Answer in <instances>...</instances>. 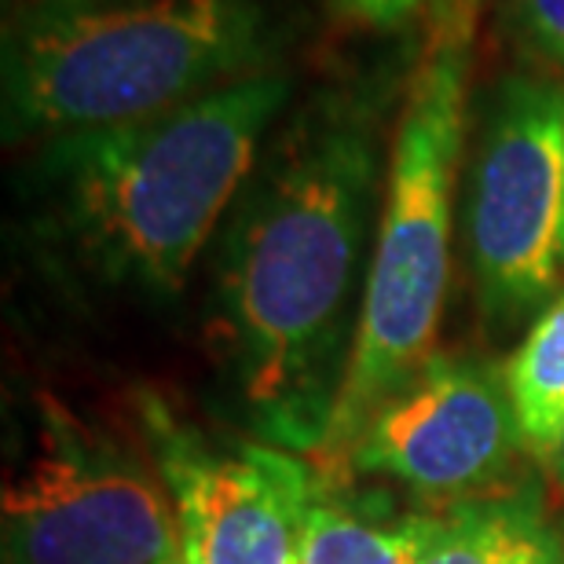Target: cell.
Returning <instances> with one entry per match:
<instances>
[{"label": "cell", "instance_id": "cell-6", "mask_svg": "<svg viewBox=\"0 0 564 564\" xmlns=\"http://www.w3.org/2000/svg\"><path fill=\"white\" fill-rule=\"evenodd\" d=\"M4 564H184L140 425L118 433L63 400H33L0 510Z\"/></svg>", "mask_w": 564, "mask_h": 564}, {"label": "cell", "instance_id": "cell-4", "mask_svg": "<svg viewBox=\"0 0 564 564\" xmlns=\"http://www.w3.org/2000/svg\"><path fill=\"white\" fill-rule=\"evenodd\" d=\"M484 0H436L419 30L370 253L364 312L330 440L315 462H330L367 414L392 397L436 352L451 290L455 202L473 126Z\"/></svg>", "mask_w": 564, "mask_h": 564}, {"label": "cell", "instance_id": "cell-12", "mask_svg": "<svg viewBox=\"0 0 564 564\" xmlns=\"http://www.w3.org/2000/svg\"><path fill=\"white\" fill-rule=\"evenodd\" d=\"M506 30L543 66L564 77V0H502Z\"/></svg>", "mask_w": 564, "mask_h": 564}, {"label": "cell", "instance_id": "cell-13", "mask_svg": "<svg viewBox=\"0 0 564 564\" xmlns=\"http://www.w3.org/2000/svg\"><path fill=\"white\" fill-rule=\"evenodd\" d=\"M326 8L337 26L378 41H397L422 30L436 0H326Z\"/></svg>", "mask_w": 564, "mask_h": 564}, {"label": "cell", "instance_id": "cell-2", "mask_svg": "<svg viewBox=\"0 0 564 564\" xmlns=\"http://www.w3.org/2000/svg\"><path fill=\"white\" fill-rule=\"evenodd\" d=\"M297 88L290 63L165 115L26 147L19 250L70 301L173 304Z\"/></svg>", "mask_w": 564, "mask_h": 564}, {"label": "cell", "instance_id": "cell-10", "mask_svg": "<svg viewBox=\"0 0 564 564\" xmlns=\"http://www.w3.org/2000/svg\"><path fill=\"white\" fill-rule=\"evenodd\" d=\"M564 532L546 484L528 473L433 513L419 564H561Z\"/></svg>", "mask_w": 564, "mask_h": 564}, {"label": "cell", "instance_id": "cell-15", "mask_svg": "<svg viewBox=\"0 0 564 564\" xmlns=\"http://www.w3.org/2000/svg\"><path fill=\"white\" fill-rule=\"evenodd\" d=\"M19 4H110V0H19Z\"/></svg>", "mask_w": 564, "mask_h": 564}, {"label": "cell", "instance_id": "cell-5", "mask_svg": "<svg viewBox=\"0 0 564 564\" xmlns=\"http://www.w3.org/2000/svg\"><path fill=\"white\" fill-rule=\"evenodd\" d=\"M564 88L506 70L473 99L462 165V253L491 341L524 334L561 293Z\"/></svg>", "mask_w": 564, "mask_h": 564}, {"label": "cell", "instance_id": "cell-9", "mask_svg": "<svg viewBox=\"0 0 564 564\" xmlns=\"http://www.w3.org/2000/svg\"><path fill=\"white\" fill-rule=\"evenodd\" d=\"M436 510H400V495L319 466L297 564H419Z\"/></svg>", "mask_w": 564, "mask_h": 564}, {"label": "cell", "instance_id": "cell-14", "mask_svg": "<svg viewBox=\"0 0 564 564\" xmlns=\"http://www.w3.org/2000/svg\"><path fill=\"white\" fill-rule=\"evenodd\" d=\"M546 477H550V484L561 491V499H564V436H561V444H557V451L550 455V462H546Z\"/></svg>", "mask_w": 564, "mask_h": 564}, {"label": "cell", "instance_id": "cell-7", "mask_svg": "<svg viewBox=\"0 0 564 564\" xmlns=\"http://www.w3.org/2000/svg\"><path fill=\"white\" fill-rule=\"evenodd\" d=\"M524 455L506 367L477 352L436 348L367 414L341 455L312 462L381 484L411 506L444 510L517 480Z\"/></svg>", "mask_w": 564, "mask_h": 564}, {"label": "cell", "instance_id": "cell-17", "mask_svg": "<svg viewBox=\"0 0 564 564\" xmlns=\"http://www.w3.org/2000/svg\"><path fill=\"white\" fill-rule=\"evenodd\" d=\"M561 532H564V524H561ZM561 564H564V557H561Z\"/></svg>", "mask_w": 564, "mask_h": 564}, {"label": "cell", "instance_id": "cell-16", "mask_svg": "<svg viewBox=\"0 0 564 564\" xmlns=\"http://www.w3.org/2000/svg\"><path fill=\"white\" fill-rule=\"evenodd\" d=\"M561 261H564V217H561Z\"/></svg>", "mask_w": 564, "mask_h": 564}, {"label": "cell", "instance_id": "cell-1", "mask_svg": "<svg viewBox=\"0 0 564 564\" xmlns=\"http://www.w3.org/2000/svg\"><path fill=\"white\" fill-rule=\"evenodd\" d=\"M419 33L297 88L209 246L206 337L246 433L304 458L352 364Z\"/></svg>", "mask_w": 564, "mask_h": 564}, {"label": "cell", "instance_id": "cell-3", "mask_svg": "<svg viewBox=\"0 0 564 564\" xmlns=\"http://www.w3.org/2000/svg\"><path fill=\"white\" fill-rule=\"evenodd\" d=\"M297 15L275 0L15 4L4 26L0 129L26 151L176 110L290 66Z\"/></svg>", "mask_w": 564, "mask_h": 564}, {"label": "cell", "instance_id": "cell-11", "mask_svg": "<svg viewBox=\"0 0 564 564\" xmlns=\"http://www.w3.org/2000/svg\"><path fill=\"white\" fill-rule=\"evenodd\" d=\"M506 386L528 458L546 466L564 436V286L513 345Z\"/></svg>", "mask_w": 564, "mask_h": 564}, {"label": "cell", "instance_id": "cell-8", "mask_svg": "<svg viewBox=\"0 0 564 564\" xmlns=\"http://www.w3.org/2000/svg\"><path fill=\"white\" fill-rule=\"evenodd\" d=\"M137 425L173 495L184 564H297L319 466L257 436H213L154 392Z\"/></svg>", "mask_w": 564, "mask_h": 564}]
</instances>
